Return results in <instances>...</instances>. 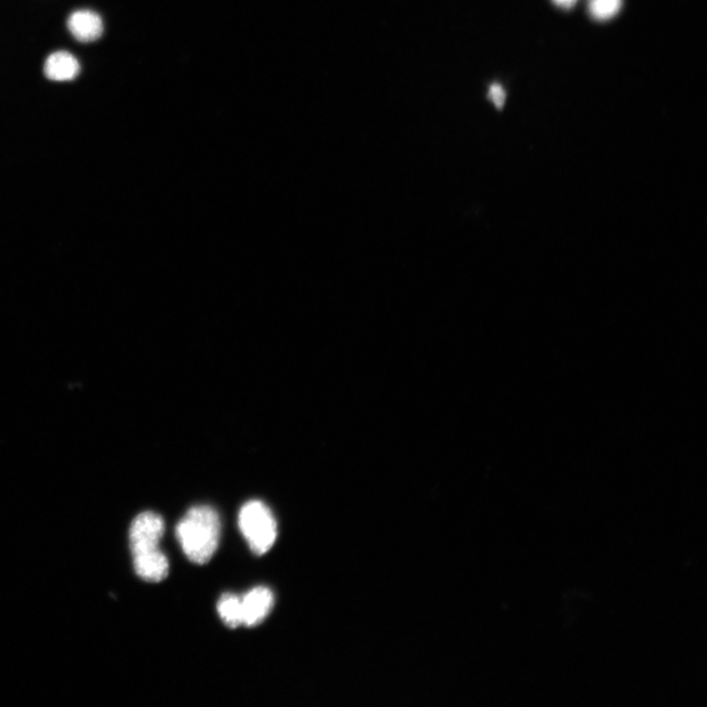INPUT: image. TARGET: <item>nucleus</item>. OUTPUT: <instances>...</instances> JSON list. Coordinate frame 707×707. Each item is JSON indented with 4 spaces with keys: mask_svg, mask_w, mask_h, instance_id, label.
Wrapping results in <instances>:
<instances>
[{
    "mask_svg": "<svg viewBox=\"0 0 707 707\" xmlns=\"http://www.w3.org/2000/svg\"><path fill=\"white\" fill-rule=\"evenodd\" d=\"M220 518L217 510L198 505L176 526V538L187 558L195 564H207L217 552L220 539Z\"/></svg>",
    "mask_w": 707,
    "mask_h": 707,
    "instance_id": "obj_1",
    "label": "nucleus"
},
{
    "mask_svg": "<svg viewBox=\"0 0 707 707\" xmlns=\"http://www.w3.org/2000/svg\"><path fill=\"white\" fill-rule=\"evenodd\" d=\"M239 529L250 550L261 557L270 550L277 538V524L272 510L262 501L250 500L241 508Z\"/></svg>",
    "mask_w": 707,
    "mask_h": 707,
    "instance_id": "obj_2",
    "label": "nucleus"
},
{
    "mask_svg": "<svg viewBox=\"0 0 707 707\" xmlns=\"http://www.w3.org/2000/svg\"><path fill=\"white\" fill-rule=\"evenodd\" d=\"M165 529L164 519L155 512H142L134 519L129 532L133 557L159 550Z\"/></svg>",
    "mask_w": 707,
    "mask_h": 707,
    "instance_id": "obj_3",
    "label": "nucleus"
},
{
    "mask_svg": "<svg viewBox=\"0 0 707 707\" xmlns=\"http://www.w3.org/2000/svg\"><path fill=\"white\" fill-rule=\"evenodd\" d=\"M242 617L245 627L252 628L261 624L271 613L274 596L266 587H257L241 596Z\"/></svg>",
    "mask_w": 707,
    "mask_h": 707,
    "instance_id": "obj_4",
    "label": "nucleus"
},
{
    "mask_svg": "<svg viewBox=\"0 0 707 707\" xmlns=\"http://www.w3.org/2000/svg\"><path fill=\"white\" fill-rule=\"evenodd\" d=\"M68 30L80 42H92L102 37L104 22L100 15L92 11H78L67 21Z\"/></svg>",
    "mask_w": 707,
    "mask_h": 707,
    "instance_id": "obj_5",
    "label": "nucleus"
},
{
    "mask_svg": "<svg viewBox=\"0 0 707 707\" xmlns=\"http://www.w3.org/2000/svg\"><path fill=\"white\" fill-rule=\"evenodd\" d=\"M133 563L136 574L150 583H159L168 576V559L160 549L133 557Z\"/></svg>",
    "mask_w": 707,
    "mask_h": 707,
    "instance_id": "obj_6",
    "label": "nucleus"
},
{
    "mask_svg": "<svg viewBox=\"0 0 707 707\" xmlns=\"http://www.w3.org/2000/svg\"><path fill=\"white\" fill-rule=\"evenodd\" d=\"M81 66L78 59L67 51H57L50 55L44 64L43 73L51 81L65 82L73 81L80 74Z\"/></svg>",
    "mask_w": 707,
    "mask_h": 707,
    "instance_id": "obj_7",
    "label": "nucleus"
},
{
    "mask_svg": "<svg viewBox=\"0 0 707 707\" xmlns=\"http://www.w3.org/2000/svg\"><path fill=\"white\" fill-rule=\"evenodd\" d=\"M220 619L230 629H236L243 625L242 617L241 596L234 594H223L218 603Z\"/></svg>",
    "mask_w": 707,
    "mask_h": 707,
    "instance_id": "obj_8",
    "label": "nucleus"
},
{
    "mask_svg": "<svg viewBox=\"0 0 707 707\" xmlns=\"http://www.w3.org/2000/svg\"><path fill=\"white\" fill-rule=\"evenodd\" d=\"M623 0H588L590 16L597 21L610 20L621 11Z\"/></svg>",
    "mask_w": 707,
    "mask_h": 707,
    "instance_id": "obj_9",
    "label": "nucleus"
},
{
    "mask_svg": "<svg viewBox=\"0 0 707 707\" xmlns=\"http://www.w3.org/2000/svg\"><path fill=\"white\" fill-rule=\"evenodd\" d=\"M488 96L498 110L503 109L506 101V92L503 86L499 84L491 85Z\"/></svg>",
    "mask_w": 707,
    "mask_h": 707,
    "instance_id": "obj_10",
    "label": "nucleus"
},
{
    "mask_svg": "<svg viewBox=\"0 0 707 707\" xmlns=\"http://www.w3.org/2000/svg\"><path fill=\"white\" fill-rule=\"evenodd\" d=\"M552 2L561 8L570 9L577 4L578 0H552Z\"/></svg>",
    "mask_w": 707,
    "mask_h": 707,
    "instance_id": "obj_11",
    "label": "nucleus"
}]
</instances>
